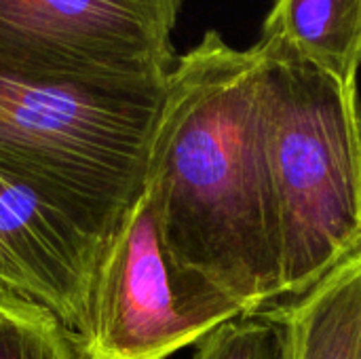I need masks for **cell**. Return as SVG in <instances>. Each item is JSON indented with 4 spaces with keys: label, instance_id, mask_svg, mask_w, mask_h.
Listing matches in <instances>:
<instances>
[{
    "label": "cell",
    "instance_id": "cell-1",
    "mask_svg": "<svg viewBox=\"0 0 361 359\" xmlns=\"http://www.w3.org/2000/svg\"><path fill=\"white\" fill-rule=\"evenodd\" d=\"M262 68L258 44L235 49L216 30L178 55L146 174L176 267L243 315L283 298Z\"/></svg>",
    "mask_w": 361,
    "mask_h": 359
},
{
    "label": "cell",
    "instance_id": "cell-2",
    "mask_svg": "<svg viewBox=\"0 0 361 359\" xmlns=\"http://www.w3.org/2000/svg\"><path fill=\"white\" fill-rule=\"evenodd\" d=\"M167 78L85 76L0 53V167L110 239L146 190Z\"/></svg>",
    "mask_w": 361,
    "mask_h": 359
},
{
    "label": "cell",
    "instance_id": "cell-3",
    "mask_svg": "<svg viewBox=\"0 0 361 359\" xmlns=\"http://www.w3.org/2000/svg\"><path fill=\"white\" fill-rule=\"evenodd\" d=\"M256 44L283 298H294L361 248L360 93L275 40Z\"/></svg>",
    "mask_w": 361,
    "mask_h": 359
},
{
    "label": "cell",
    "instance_id": "cell-4",
    "mask_svg": "<svg viewBox=\"0 0 361 359\" xmlns=\"http://www.w3.org/2000/svg\"><path fill=\"white\" fill-rule=\"evenodd\" d=\"M241 315L176 267L144 190L102 250L74 343L80 359H167Z\"/></svg>",
    "mask_w": 361,
    "mask_h": 359
},
{
    "label": "cell",
    "instance_id": "cell-5",
    "mask_svg": "<svg viewBox=\"0 0 361 359\" xmlns=\"http://www.w3.org/2000/svg\"><path fill=\"white\" fill-rule=\"evenodd\" d=\"M184 0H0V53L17 61L121 78H167Z\"/></svg>",
    "mask_w": 361,
    "mask_h": 359
},
{
    "label": "cell",
    "instance_id": "cell-6",
    "mask_svg": "<svg viewBox=\"0 0 361 359\" xmlns=\"http://www.w3.org/2000/svg\"><path fill=\"white\" fill-rule=\"evenodd\" d=\"M106 241L57 199L0 167V290L51 311L72 336Z\"/></svg>",
    "mask_w": 361,
    "mask_h": 359
},
{
    "label": "cell",
    "instance_id": "cell-7",
    "mask_svg": "<svg viewBox=\"0 0 361 359\" xmlns=\"http://www.w3.org/2000/svg\"><path fill=\"white\" fill-rule=\"evenodd\" d=\"M275 311L288 328L290 359H361V248Z\"/></svg>",
    "mask_w": 361,
    "mask_h": 359
},
{
    "label": "cell",
    "instance_id": "cell-8",
    "mask_svg": "<svg viewBox=\"0 0 361 359\" xmlns=\"http://www.w3.org/2000/svg\"><path fill=\"white\" fill-rule=\"evenodd\" d=\"M260 38L275 40L357 87L361 0H273Z\"/></svg>",
    "mask_w": 361,
    "mask_h": 359
},
{
    "label": "cell",
    "instance_id": "cell-9",
    "mask_svg": "<svg viewBox=\"0 0 361 359\" xmlns=\"http://www.w3.org/2000/svg\"><path fill=\"white\" fill-rule=\"evenodd\" d=\"M0 359H80L72 332L47 309L0 290Z\"/></svg>",
    "mask_w": 361,
    "mask_h": 359
},
{
    "label": "cell",
    "instance_id": "cell-10",
    "mask_svg": "<svg viewBox=\"0 0 361 359\" xmlns=\"http://www.w3.org/2000/svg\"><path fill=\"white\" fill-rule=\"evenodd\" d=\"M195 359H290L288 328L275 307L241 315L205 336Z\"/></svg>",
    "mask_w": 361,
    "mask_h": 359
}]
</instances>
